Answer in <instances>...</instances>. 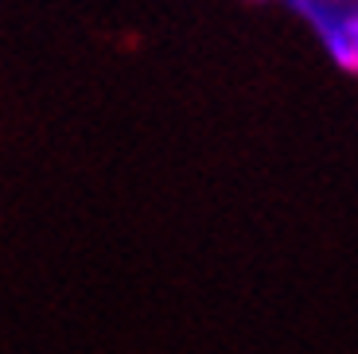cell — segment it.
<instances>
[{
    "instance_id": "6da1fadb",
    "label": "cell",
    "mask_w": 358,
    "mask_h": 354,
    "mask_svg": "<svg viewBox=\"0 0 358 354\" xmlns=\"http://www.w3.org/2000/svg\"><path fill=\"white\" fill-rule=\"evenodd\" d=\"M323 47L335 59V66L358 78V8L339 12L323 24Z\"/></svg>"
}]
</instances>
